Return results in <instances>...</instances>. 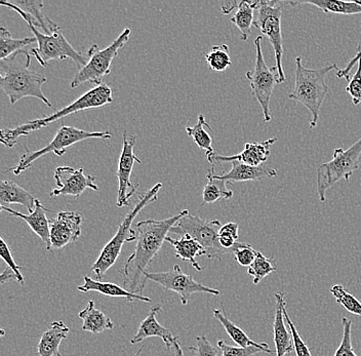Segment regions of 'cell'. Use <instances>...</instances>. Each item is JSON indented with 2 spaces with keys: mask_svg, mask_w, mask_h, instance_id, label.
Instances as JSON below:
<instances>
[{
  "mask_svg": "<svg viewBox=\"0 0 361 356\" xmlns=\"http://www.w3.org/2000/svg\"><path fill=\"white\" fill-rule=\"evenodd\" d=\"M188 211L184 209L178 215L164 220L149 219L137 223V240L135 251L121 270L123 276V288L126 290L133 294L143 295L147 283V267L159 253L169 232Z\"/></svg>",
  "mask_w": 361,
  "mask_h": 356,
  "instance_id": "obj_1",
  "label": "cell"
},
{
  "mask_svg": "<svg viewBox=\"0 0 361 356\" xmlns=\"http://www.w3.org/2000/svg\"><path fill=\"white\" fill-rule=\"evenodd\" d=\"M32 60L30 51H22L0 62V87L16 104L27 97L39 99L47 107L53 104L42 92V85L47 81V76L29 68Z\"/></svg>",
  "mask_w": 361,
  "mask_h": 356,
  "instance_id": "obj_2",
  "label": "cell"
},
{
  "mask_svg": "<svg viewBox=\"0 0 361 356\" xmlns=\"http://www.w3.org/2000/svg\"><path fill=\"white\" fill-rule=\"evenodd\" d=\"M112 102L111 87L105 85V83H102V85H96L94 89L90 90L89 92L79 97L78 100L74 101L73 103L70 104L63 109L59 110L56 113L45 116L44 118L28 121V123L16 128H2L0 130V141L6 148H13L19 142L21 137L28 136L31 132L47 127L49 123H54V121L65 118L68 115L78 113V112L83 111V110L101 108Z\"/></svg>",
  "mask_w": 361,
  "mask_h": 356,
  "instance_id": "obj_3",
  "label": "cell"
},
{
  "mask_svg": "<svg viewBox=\"0 0 361 356\" xmlns=\"http://www.w3.org/2000/svg\"><path fill=\"white\" fill-rule=\"evenodd\" d=\"M338 69L337 64L329 65L319 69L306 68L302 57L295 58V81L293 92L288 98L301 103L312 115L310 130L316 128L319 119L320 109L324 99L329 96V87L326 75L333 70Z\"/></svg>",
  "mask_w": 361,
  "mask_h": 356,
  "instance_id": "obj_4",
  "label": "cell"
},
{
  "mask_svg": "<svg viewBox=\"0 0 361 356\" xmlns=\"http://www.w3.org/2000/svg\"><path fill=\"white\" fill-rule=\"evenodd\" d=\"M161 188L162 183H157L150 190L141 195L139 202L135 204L134 209L126 216L121 226L118 227L116 234L104 247L100 256L97 259L94 265L92 266V271L94 272L97 279L100 281L103 278L105 274H107L108 270L116 263L117 259L121 256L124 243L135 242L137 240V232L132 229L133 222L148 204L157 200L158 193H159Z\"/></svg>",
  "mask_w": 361,
  "mask_h": 356,
  "instance_id": "obj_5",
  "label": "cell"
},
{
  "mask_svg": "<svg viewBox=\"0 0 361 356\" xmlns=\"http://www.w3.org/2000/svg\"><path fill=\"white\" fill-rule=\"evenodd\" d=\"M112 134L110 132H89V130H80L75 127L62 125L60 130L56 132L54 139L47 144L45 147L36 151H30L27 148L26 153L22 155L19 164L13 168H8L4 172H13L16 176H19L24 171L28 170L33 162L37 161L40 157L53 152L56 156L61 157L66 153L68 148L78 142L85 141L87 139H111Z\"/></svg>",
  "mask_w": 361,
  "mask_h": 356,
  "instance_id": "obj_6",
  "label": "cell"
},
{
  "mask_svg": "<svg viewBox=\"0 0 361 356\" xmlns=\"http://www.w3.org/2000/svg\"><path fill=\"white\" fill-rule=\"evenodd\" d=\"M361 138L348 149L337 148L331 161L320 164L317 168V193L320 202H326V191L340 180L349 181L351 176L360 168Z\"/></svg>",
  "mask_w": 361,
  "mask_h": 356,
  "instance_id": "obj_7",
  "label": "cell"
},
{
  "mask_svg": "<svg viewBox=\"0 0 361 356\" xmlns=\"http://www.w3.org/2000/svg\"><path fill=\"white\" fill-rule=\"evenodd\" d=\"M132 30L126 28L121 35L106 49L94 44L87 51V64L79 69L71 82L72 89H76L85 82H92L100 85L104 76L108 75L111 71L112 61L118 56L119 51L128 44Z\"/></svg>",
  "mask_w": 361,
  "mask_h": 356,
  "instance_id": "obj_8",
  "label": "cell"
},
{
  "mask_svg": "<svg viewBox=\"0 0 361 356\" xmlns=\"http://www.w3.org/2000/svg\"><path fill=\"white\" fill-rule=\"evenodd\" d=\"M221 228H222V224L220 221L204 220L200 216L192 215L188 211L171 228V232L179 234L180 236H190L204 247L205 251L207 252V258L221 260L222 254H228L219 240Z\"/></svg>",
  "mask_w": 361,
  "mask_h": 356,
  "instance_id": "obj_9",
  "label": "cell"
},
{
  "mask_svg": "<svg viewBox=\"0 0 361 356\" xmlns=\"http://www.w3.org/2000/svg\"><path fill=\"white\" fill-rule=\"evenodd\" d=\"M257 17L255 18L254 27L259 29L262 35L267 38L273 49H274L275 61L279 71V83L286 81L282 57H283V46H282L281 17L282 6L281 1H255Z\"/></svg>",
  "mask_w": 361,
  "mask_h": 356,
  "instance_id": "obj_10",
  "label": "cell"
},
{
  "mask_svg": "<svg viewBox=\"0 0 361 356\" xmlns=\"http://www.w3.org/2000/svg\"><path fill=\"white\" fill-rule=\"evenodd\" d=\"M262 42H263V36H258L255 39L256 64H255L254 71H247L245 76L250 80L252 97L261 106L262 111H263V121L265 123H270L272 119L270 101L275 85L279 83V71H277L276 66L271 69L268 68L263 51H262Z\"/></svg>",
  "mask_w": 361,
  "mask_h": 356,
  "instance_id": "obj_11",
  "label": "cell"
},
{
  "mask_svg": "<svg viewBox=\"0 0 361 356\" xmlns=\"http://www.w3.org/2000/svg\"><path fill=\"white\" fill-rule=\"evenodd\" d=\"M28 27L38 44L36 49H31V56L35 58L42 67H47L49 61L66 59H71L79 69L87 64V59L83 57L69 44L61 29L54 35H47L40 32L33 25H28Z\"/></svg>",
  "mask_w": 361,
  "mask_h": 356,
  "instance_id": "obj_12",
  "label": "cell"
},
{
  "mask_svg": "<svg viewBox=\"0 0 361 356\" xmlns=\"http://www.w3.org/2000/svg\"><path fill=\"white\" fill-rule=\"evenodd\" d=\"M147 281L157 283L164 290L177 293L180 298V303L187 305L193 294H209L219 296L220 290L207 287L197 283L193 276L184 274L179 265L173 266V269L164 272H146Z\"/></svg>",
  "mask_w": 361,
  "mask_h": 356,
  "instance_id": "obj_13",
  "label": "cell"
},
{
  "mask_svg": "<svg viewBox=\"0 0 361 356\" xmlns=\"http://www.w3.org/2000/svg\"><path fill=\"white\" fill-rule=\"evenodd\" d=\"M123 145L121 157L118 161V170L116 176L118 179V195H117V207H128L130 204V198L137 192L139 184H133L130 182V176L135 164H142L141 159L135 154V145L137 138L128 132H123Z\"/></svg>",
  "mask_w": 361,
  "mask_h": 356,
  "instance_id": "obj_14",
  "label": "cell"
},
{
  "mask_svg": "<svg viewBox=\"0 0 361 356\" xmlns=\"http://www.w3.org/2000/svg\"><path fill=\"white\" fill-rule=\"evenodd\" d=\"M56 187L51 192V197L60 195H71L79 197L87 189L98 191L96 176L85 175V168L72 166H58L55 171Z\"/></svg>",
  "mask_w": 361,
  "mask_h": 356,
  "instance_id": "obj_15",
  "label": "cell"
},
{
  "mask_svg": "<svg viewBox=\"0 0 361 356\" xmlns=\"http://www.w3.org/2000/svg\"><path fill=\"white\" fill-rule=\"evenodd\" d=\"M82 216L78 211H60L49 220L51 243L54 249H63L70 243L78 242L82 230Z\"/></svg>",
  "mask_w": 361,
  "mask_h": 356,
  "instance_id": "obj_16",
  "label": "cell"
},
{
  "mask_svg": "<svg viewBox=\"0 0 361 356\" xmlns=\"http://www.w3.org/2000/svg\"><path fill=\"white\" fill-rule=\"evenodd\" d=\"M276 142L277 138H271L263 142L247 143L243 152L232 155V156H224V155L218 154L216 151L205 153V155H207V161L209 164H213V166H216L219 164H223V162L232 161H238L240 164H247L250 166H259L268 161L271 147Z\"/></svg>",
  "mask_w": 361,
  "mask_h": 356,
  "instance_id": "obj_17",
  "label": "cell"
},
{
  "mask_svg": "<svg viewBox=\"0 0 361 356\" xmlns=\"http://www.w3.org/2000/svg\"><path fill=\"white\" fill-rule=\"evenodd\" d=\"M0 4L19 13L28 25H33L35 28H40L44 35H51L60 30L61 27L53 20L42 13L44 2L39 0H18V1H1Z\"/></svg>",
  "mask_w": 361,
  "mask_h": 356,
  "instance_id": "obj_18",
  "label": "cell"
},
{
  "mask_svg": "<svg viewBox=\"0 0 361 356\" xmlns=\"http://www.w3.org/2000/svg\"><path fill=\"white\" fill-rule=\"evenodd\" d=\"M207 173H211L216 179L224 180L227 183L259 181L265 178L276 177L277 175L274 168H268L265 164H262L259 166H250L238 161H232V168L229 172L216 173V168L213 166Z\"/></svg>",
  "mask_w": 361,
  "mask_h": 356,
  "instance_id": "obj_19",
  "label": "cell"
},
{
  "mask_svg": "<svg viewBox=\"0 0 361 356\" xmlns=\"http://www.w3.org/2000/svg\"><path fill=\"white\" fill-rule=\"evenodd\" d=\"M1 211H6L11 217L20 218L24 220L34 233L37 234L42 238V242L47 245V251L51 252L53 247H51V227H49V220L47 218V213L49 209L45 207L39 200L36 198L35 209H34L33 213L28 214V215H25V214L4 206H1Z\"/></svg>",
  "mask_w": 361,
  "mask_h": 356,
  "instance_id": "obj_20",
  "label": "cell"
},
{
  "mask_svg": "<svg viewBox=\"0 0 361 356\" xmlns=\"http://www.w3.org/2000/svg\"><path fill=\"white\" fill-rule=\"evenodd\" d=\"M160 312H162V308L160 306L151 308L150 312L140 324L137 333L130 340V344H140L148 338L158 337L164 341L168 350L173 348V344H175L177 337H175L168 329L164 328L158 322L157 317Z\"/></svg>",
  "mask_w": 361,
  "mask_h": 356,
  "instance_id": "obj_21",
  "label": "cell"
},
{
  "mask_svg": "<svg viewBox=\"0 0 361 356\" xmlns=\"http://www.w3.org/2000/svg\"><path fill=\"white\" fill-rule=\"evenodd\" d=\"M276 299V312L273 322V335H274L275 353L276 356H286L292 353L293 339L292 332L286 326V319L283 314L284 293L279 290L275 294Z\"/></svg>",
  "mask_w": 361,
  "mask_h": 356,
  "instance_id": "obj_22",
  "label": "cell"
},
{
  "mask_svg": "<svg viewBox=\"0 0 361 356\" xmlns=\"http://www.w3.org/2000/svg\"><path fill=\"white\" fill-rule=\"evenodd\" d=\"M85 283L82 286H78V290L81 293L98 292L104 296L114 297V298H126L128 302H144V303H150L152 300L143 295L133 294L128 292L126 288L121 286L115 285L112 283H103L98 279L92 278V277L83 276Z\"/></svg>",
  "mask_w": 361,
  "mask_h": 356,
  "instance_id": "obj_23",
  "label": "cell"
},
{
  "mask_svg": "<svg viewBox=\"0 0 361 356\" xmlns=\"http://www.w3.org/2000/svg\"><path fill=\"white\" fill-rule=\"evenodd\" d=\"M70 329L62 321H55L49 324L42 333L37 351L39 356H61L60 345L66 339Z\"/></svg>",
  "mask_w": 361,
  "mask_h": 356,
  "instance_id": "obj_24",
  "label": "cell"
},
{
  "mask_svg": "<svg viewBox=\"0 0 361 356\" xmlns=\"http://www.w3.org/2000/svg\"><path fill=\"white\" fill-rule=\"evenodd\" d=\"M166 242L173 245L177 258L190 263L192 267L195 268L197 271H202V267L196 261V257H207V252L200 243L189 235L180 236V240H173L168 236Z\"/></svg>",
  "mask_w": 361,
  "mask_h": 356,
  "instance_id": "obj_25",
  "label": "cell"
},
{
  "mask_svg": "<svg viewBox=\"0 0 361 356\" xmlns=\"http://www.w3.org/2000/svg\"><path fill=\"white\" fill-rule=\"evenodd\" d=\"M0 202L4 207L21 204L31 214L35 209L36 198L19 185L10 180H4L0 182Z\"/></svg>",
  "mask_w": 361,
  "mask_h": 356,
  "instance_id": "obj_26",
  "label": "cell"
},
{
  "mask_svg": "<svg viewBox=\"0 0 361 356\" xmlns=\"http://www.w3.org/2000/svg\"><path fill=\"white\" fill-rule=\"evenodd\" d=\"M79 319L83 321L82 331L92 333H101L104 331L112 330L114 328V322L103 311L94 307V302L90 301L89 305L85 309L80 311Z\"/></svg>",
  "mask_w": 361,
  "mask_h": 356,
  "instance_id": "obj_27",
  "label": "cell"
},
{
  "mask_svg": "<svg viewBox=\"0 0 361 356\" xmlns=\"http://www.w3.org/2000/svg\"><path fill=\"white\" fill-rule=\"evenodd\" d=\"M213 313L214 319L222 324L223 328L225 329L226 333L231 338L232 341L235 342V344L238 345L239 347L247 348V347L256 346L259 347V348L265 349L269 355L272 353V350H271L267 343H257V342L252 341L243 329L239 328L233 321H230V319L226 317L224 311L214 309Z\"/></svg>",
  "mask_w": 361,
  "mask_h": 356,
  "instance_id": "obj_28",
  "label": "cell"
},
{
  "mask_svg": "<svg viewBox=\"0 0 361 356\" xmlns=\"http://www.w3.org/2000/svg\"><path fill=\"white\" fill-rule=\"evenodd\" d=\"M293 6L300 4H311L324 13H338V15H361V1H341V0H319V1H288Z\"/></svg>",
  "mask_w": 361,
  "mask_h": 356,
  "instance_id": "obj_29",
  "label": "cell"
},
{
  "mask_svg": "<svg viewBox=\"0 0 361 356\" xmlns=\"http://www.w3.org/2000/svg\"><path fill=\"white\" fill-rule=\"evenodd\" d=\"M255 1L239 2L237 12L231 18V22L238 30L240 31V38L243 42H247L252 32V26H254Z\"/></svg>",
  "mask_w": 361,
  "mask_h": 356,
  "instance_id": "obj_30",
  "label": "cell"
},
{
  "mask_svg": "<svg viewBox=\"0 0 361 356\" xmlns=\"http://www.w3.org/2000/svg\"><path fill=\"white\" fill-rule=\"evenodd\" d=\"M207 184L202 192L203 204H214L221 200H230L233 196V191L227 188V182L216 179L211 173H207Z\"/></svg>",
  "mask_w": 361,
  "mask_h": 356,
  "instance_id": "obj_31",
  "label": "cell"
},
{
  "mask_svg": "<svg viewBox=\"0 0 361 356\" xmlns=\"http://www.w3.org/2000/svg\"><path fill=\"white\" fill-rule=\"evenodd\" d=\"M36 42L35 37H26L22 39H16L11 36L8 29L1 27L0 28V60H6L13 54L22 51L25 47Z\"/></svg>",
  "mask_w": 361,
  "mask_h": 356,
  "instance_id": "obj_32",
  "label": "cell"
},
{
  "mask_svg": "<svg viewBox=\"0 0 361 356\" xmlns=\"http://www.w3.org/2000/svg\"><path fill=\"white\" fill-rule=\"evenodd\" d=\"M205 128L212 130L209 127V123L205 121L204 115H198L197 123L194 127H187L186 133L189 137L193 139L194 143L200 148V149L205 150V153L213 152L214 151L212 147V143H213V139H212L211 135L209 134Z\"/></svg>",
  "mask_w": 361,
  "mask_h": 356,
  "instance_id": "obj_33",
  "label": "cell"
},
{
  "mask_svg": "<svg viewBox=\"0 0 361 356\" xmlns=\"http://www.w3.org/2000/svg\"><path fill=\"white\" fill-rule=\"evenodd\" d=\"M273 262L274 259L267 258L265 254L258 252L254 263L247 268V274L252 277L255 285H259L265 277L276 271V266Z\"/></svg>",
  "mask_w": 361,
  "mask_h": 356,
  "instance_id": "obj_34",
  "label": "cell"
},
{
  "mask_svg": "<svg viewBox=\"0 0 361 356\" xmlns=\"http://www.w3.org/2000/svg\"><path fill=\"white\" fill-rule=\"evenodd\" d=\"M205 60H207L209 68L213 71H225L232 65L229 47L226 46V44H221V46L212 47L211 51L205 55Z\"/></svg>",
  "mask_w": 361,
  "mask_h": 356,
  "instance_id": "obj_35",
  "label": "cell"
},
{
  "mask_svg": "<svg viewBox=\"0 0 361 356\" xmlns=\"http://www.w3.org/2000/svg\"><path fill=\"white\" fill-rule=\"evenodd\" d=\"M331 293L335 297L338 304L352 314L361 317V302L353 295L350 294L342 285H335L331 288Z\"/></svg>",
  "mask_w": 361,
  "mask_h": 356,
  "instance_id": "obj_36",
  "label": "cell"
},
{
  "mask_svg": "<svg viewBox=\"0 0 361 356\" xmlns=\"http://www.w3.org/2000/svg\"><path fill=\"white\" fill-rule=\"evenodd\" d=\"M283 314L286 324H288V328H290V332H292L293 348H295V355L312 356L308 345L302 339L301 336H300L299 332H298L297 328H295V324H293L292 319H290V315H288V303H286V301L283 302Z\"/></svg>",
  "mask_w": 361,
  "mask_h": 356,
  "instance_id": "obj_37",
  "label": "cell"
},
{
  "mask_svg": "<svg viewBox=\"0 0 361 356\" xmlns=\"http://www.w3.org/2000/svg\"><path fill=\"white\" fill-rule=\"evenodd\" d=\"M231 254L235 257V260L239 265L243 267H250L254 263L258 251L247 243H237L231 250Z\"/></svg>",
  "mask_w": 361,
  "mask_h": 356,
  "instance_id": "obj_38",
  "label": "cell"
},
{
  "mask_svg": "<svg viewBox=\"0 0 361 356\" xmlns=\"http://www.w3.org/2000/svg\"><path fill=\"white\" fill-rule=\"evenodd\" d=\"M342 326V341H341L340 346H338V348L337 349V351H336L335 355L334 356H360L356 355L355 351H354L353 346H352L351 321H349V319H347V317H343Z\"/></svg>",
  "mask_w": 361,
  "mask_h": 356,
  "instance_id": "obj_39",
  "label": "cell"
},
{
  "mask_svg": "<svg viewBox=\"0 0 361 356\" xmlns=\"http://www.w3.org/2000/svg\"><path fill=\"white\" fill-rule=\"evenodd\" d=\"M218 347L222 351V356H252L259 352L267 353L265 349L256 346L247 347V348L239 346H230L223 340H219Z\"/></svg>",
  "mask_w": 361,
  "mask_h": 356,
  "instance_id": "obj_40",
  "label": "cell"
},
{
  "mask_svg": "<svg viewBox=\"0 0 361 356\" xmlns=\"http://www.w3.org/2000/svg\"><path fill=\"white\" fill-rule=\"evenodd\" d=\"M0 256L4 259V262L6 263V266L10 267L13 270V274L17 276L18 283L24 285L25 278L21 274V266L18 265L17 262H16L13 253H11L10 245L6 243L4 238H0Z\"/></svg>",
  "mask_w": 361,
  "mask_h": 356,
  "instance_id": "obj_41",
  "label": "cell"
},
{
  "mask_svg": "<svg viewBox=\"0 0 361 356\" xmlns=\"http://www.w3.org/2000/svg\"><path fill=\"white\" fill-rule=\"evenodd\" d=\"M346 92L351 97L353 105H360L361 103V59L358 62L355 73L349 80L348 85L346 87Z\"/></svg>",
  "mask_w": 361,
  "mask_h": 356,
  "instance_id": "obj_42",
  "label": "cell"
},
{
  "mask_svg": "<svg viewBox=\"0 0 361 356\" xmlns=\"http://www.w3.org/2000/svg\"><path fill=\"white\" fill-rule=\"evenodd\" d=\"M193 356H218V349L207 339V336L196 337L195 346L189 347Z\"/></svg>",
  "mask_w": 361,
  "mask_h": 356,
  "instance_id": "obj_43",
  "label": "cell"
},
{
  "mask_svg": "<svg viewBox=\"0 0 361 356\" xmlns=\"http://www.w3.org/2000/svg\"><path fill=\"white\" fill-rule=\"evenodd\" d=\"M357 49V53H356V55L354 56V58L350 61L348 64H347L346 68L337 70L336 76H337L338 78H345V80L348 81L351 80V78H350V74H351L352 69H353V67L355 66L356 63L360 62L361 59V42H360V44H358Z\"/></svg>",
  "mask_w": 361,
  "mask_h": 356,
  "instance_id": "obj_44",
  "label": "cell"
},
{
  "mask_svg": "<svg viewBox=\"0 0 361 356\" xmlns=\"http://www.w3.org/2000/svg\"><path fill=\"white\" fill-rule=\"evenodd\" d=\"M238 229L239 225L235 222H229L227 224L223 225L222 228L220 229V236H228V238H233L236 242L238 240Z\"/></svg>",
  "mask_w": 361,
  "mask_h": 356,
  "instance_id": "obj_45",
  "label": "cell"
},
{
  "mask_svg": "<svg viewBox=\"0 0 361 356\" xmlns=\"http://www.w3.org/2000/svg\"><path fill=\"white\" fill-rule=\"evenodd\" d=\"M6 281H17L18 283V277L13 274V270L11 269L10 267L6 266V269L1 272V276H0V283H4Z\"/></svg>",
  "mask_w": 361,
  "mask_h": 356,
  "instance_id": "obj_46",
  "label": "cell"
},
{
  "mask_svg": "<svg viewBox=\"0 0 361 356\" xmlns=\"http://www.w3.org/2000/svg\"><path fill=\"white\" fill-rule=\"evenodd\" d=\"M239 2L236 1H225L224 4H222V12L228 15L234 10V8H238Z\"/></svg>",
  "mask_w": 361,
  "mask_h": 356,
  "instance_id": "obj_47",
  "label": "cell"
},
{
  "mask_svg": "<svg viewBox=\"0 0 361 356\" xmlns=\"http://www.w3.org/2000/svg\"><path fill=\"white\" fill-rule=\"evenodd\" d=\"M173 351H175V356H185L184 352H183L182 347H180V344L179 342V339H176L175 344H173Z\"/></svg>",
  "mask_w": 361,
  "mask_h": 356,
  "instance_id": "obj_48",
  "label": "cell"
},
{
  "mask_svg": "<svg viewBox=\"0 0 361 356\" xmlns=\"http://www.w3.org/2000/svg\"><path fill=\"white\" fill-rule=\"evenodd\" d=\"M142 352V348L140 349V350H137V353H135V355L134 356H139L140 355V353Z\"/></svg>",
  "mask_w": 361,
  "mask_h": 356,
  "instance_id": "obj_49",
  "label": "cell"
}]
</instances>
